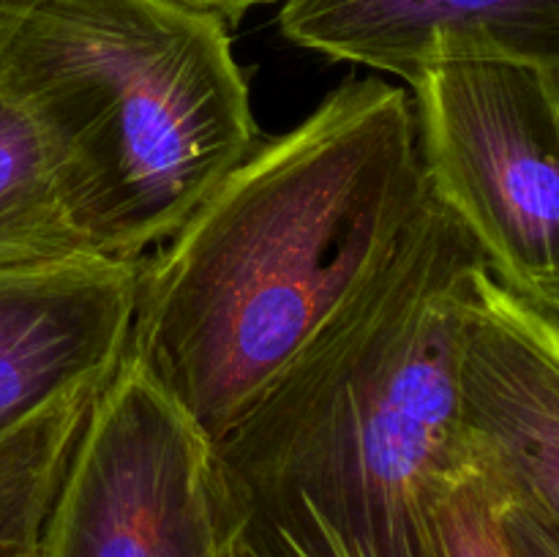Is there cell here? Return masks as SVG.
Returning <instances> with one entry per match:
<instances>
[{"label": "cell", "instance_id": "cell-1", "mask_svg": "<svg viewBox=\"0 0 559 557\" xmlns=\"http://www.w3.org/2000/svg\"><path fill=\"white\" fill-rule=\"evenodd\" d=\"M426 202L407 87L344 82L142 257L126 355L213 446L385 271Z\"/></svg>", "mask_w": 559, "mask_h": 557}, {"label": "cell", "instance_id": "cell-2", "mask_svg": "<svg viewBox=\"0 0 559 557\" xmlns=\"http://www.w3.org/2000/svg\"><path fill=\"white\" fill-rule=\"evenodd\" d=\"M473 235L435 197L385 271L213 442L260 557H442L435 502L469 464L459 347Z\"/></svg>", "mask_w": 559, "mask_h": 557}, {"label": "cell", "instance_id": "cell-3", "mask_svg": "<svg viewBox=\"0 0 559 557\" xmlns=\"http://www.w3.org/2000/svg\"><path fill=\"white\" fill-rule=\"evenodd\" d=\"M0 91L112 260L164 244L262 137L229 25L175 0H3Z\"/></svg>", "mask_w": 559, "mask_h": 557}, {"label": "cell", "instance_id": "cell-4", "mask_svg": "<svg viewBox=\"0 0 559 557\" xmlns=\"http://www.w3.org/2000/svg\"><path fill=\"white\" fill-rule=\"evenodd\" d=\"M407 85L429 194L467 227L502 287L559 317V80L453 60Z\"/></svg>", "mask_w": 559, "mask_h": 557}, {"label": "cell", "instance_id": "cell-5", "mask_svg": "<svg viewBox=\"0 0 559 557\" xmlns=\"http://www.w3.org/2000/svg\"><path fill=\"white\" fill-rule=\"evenodd\" d=\"M213 446L123 355L93 402L47 524V557H216Z\"/></svg>", "mask_w": 559, "mask_h": 557}, {"label": "cell", "instance_id": "cell-6", "mask_svg": "<svg viewBox=\"0 0 559 557\" xmlns=\"http://www.w3.org/2000/svg\"><path fill=\"white\" fill-rule=\"evenodd\" d=\"M459 424L469 464L559 530V317L489 271L464 309Z\"/></svg>", "mask_w": 559, "mask_h": 557}, {"label": "cell", "instance_id": "cell-7", "mask_svg": "<svg viewBox=\"0 0 559 557\" xmlns=\"http://www.w3.org/2000/svg\"><path fill=\"white\" fill-rule=\"evenodd\" d=\"M142 260L0 268V437L85 388L129 347Z\"/></svg>", "mask_w": 559, "mask_h": 557}, {"label": "cell", "instance_id": "cell-8", "mask_svg": "<svg viewBox=\"0 0 559 557\" xmlns=\"http://www.w3.org/2000/svg\"><path fill=\"white\" fill-rule=\"evenodd\" d=\"M295 47L413 82L453 60H500L559 80V0H284Z\"/></svg>", "mask_w": 559, "mask_h": 557}, {"label": "cell", "instance_id": "cell-9", "mask_svg": "<svg viewBox=\"0 0 559 557\" xmlns=\"http://www.w3.org/2000/svg\"><path fill=\"white\" fill-rule=\"evenodd\" d=\"M93 254L71 222L36 126L0 91V268Z\"/></svg>", "mask_w": 559, "mask_h": 557}, {"label": "cell", "instance_id": "cell-10", "mask_svg": "<svg viewBox=\"0 0 559 557\" xmlns=\"http://www.w3.org/2000/svg\"><path fill=\"white\" fill-rule=\"evenodd\" d=\"M102 388L71 393L0 437V557H47L49 513Z\"/></svg>", "mask_w": 559, "mask_h": 557}, {"label": "cell", "instance_id": "cell-11", "mask_svg": "<svg viewBox=\"0 0 559 557\" xmlns=\"http://www.w3.org/2000/svg\"><path fill=\"white\" fill-rule=\"evenodd\" d=\"M442 557H511L500 528V502L489 481L467 464L435 502Z\"/></svg>", "mask_w": 559, "mask_h": 557}, {"label": "cell", "instance_id": "cell-12", "mask_svg": "<svg viewBox=\"0 0 559 557\" xmlns=\"http://www.w3.org/2000/svg\"><path fill=\"white\" fill-rule=\"evenodd\" d=\"M495 489V486H491ZM497 491V489H495ZM500 502V528L511 557H559V530L519 502L506 500L497 491Z\"/></svg>", "mask_w": 559, "mask_h": 557}, {"label": "cell", "instance_id": "cell-13", "mask_svg": "<svg viewBox=\"0 0 559 557\" xmlns=\"http://www.w3.org/2000/svg\"><path fill=\"white\" fill-rule=\"evenodd\" d=\"M175 3H183V5H189V9L216 14L218 20H224L227 25H238V22L243 20L251 9H257V5L276 3V0H175Z\"/></svg>", "mask_w": 559, "mask_h": 557}, {"label": "cell", "instance_id": "cell-14", "mask_svg": "<svg viewBox=\"0 0 559 557\" xmlns=\"http://www.w3.org/2000/svg\"><path fill=\"white\" fill-rule=\"evenodd\" d=\"M216 557H260L251 541L246 538L243 530H240V524L229 517L227 508H224V535Z\"/></svg>", "mask_w": 559, "mask_h": 557}, {"label": "cell", "instance_id": "cell-15", "mask_svg": "<svg viewBox=\"0 0 559 557\" xmlns=\"http://www.w3.org/2000/svg\"><path fill=\"white\" fill-rule=\"evenodd\" d=\"M0 31H3V0H0Z\"/></svg>", "mask_w": 559, "mask_h": 557}]
</instances>
